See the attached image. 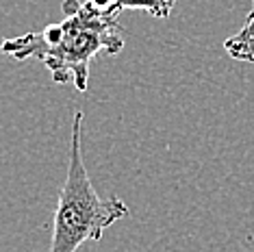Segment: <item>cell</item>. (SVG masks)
Segmentation results:
<instances>
[{"mask_svg": "<svg viewBox=\"0 0 254 252\" xmlns=\"http://www.w3.org/2000/svg\"><path fill=\"white\" fill-rule=\"evenodd\" d=\"M61 9L65 20L4 39L0 53L15 61H42L55 83L72 81L76 91L85 94L94 57L98 53L118 55L124 48V28L118 13H102L87 0H63Z\"/></svg>", "mask_w": 254, "mask_h": 252, "instance_id": "cell-1", "label": "cell"}, {"mask_svg": "<svg viewBox=\"0 0 254 252\" xmlns=\"http://www.w3.org/2000/svg\"><path fill=\"white\" fill-rule=\"evenodd\" d=\"M83 111H74L67 176L57 200L48 252H76L80 244L98 242L102 233L128 215L122 198L96 191L83 159Z\"/></svg>", "mask_w": 254, "mask_h": 252, "instance_id": "cell-2", "label": "cell"}, {"mask_svg": "<svg viewBox=\"0 0 254 252\" xmlns=\"http://www.w3.org/2000/svg\"><path fill=\"white\" fill-rule=\"evenodd\" d=\"M224 50L237 61L254 63V11L248 13V20L241 26V31L224 42Z\"/></svg>", "mask_w": 254, "mask_h": 252, "instance_id": "cell-3", "label": "cell"}, {"mask_svg": "<svg viewBox=\"0 0 254 252\" xmlns=\"http://www.w3.org/2000/svg\"><path fill=\"white\" fill-rule=\"evenodd\" d=\"M176 0H113V11L120 13L124 9H143L159 20H165L172 13Z\"/></svg>", "mask_w": 254, "mask_h": 252, "instance_id": "cell-4", "label": "cell"}, {"mask_svg": "<svg viewBox=\"0 0 254 252\" xmlns=\"http://www.w3.org/2000/svg\"><path fill=\"white\" fill-rule=\"evenodd\" d=\"M252 11H254V0H252V7H250V13H252Z\"/></svg>", "mask_w": 254, "mask_h": 252, "instance_id": "cell-5", "label": "cell"}]
</instances>
